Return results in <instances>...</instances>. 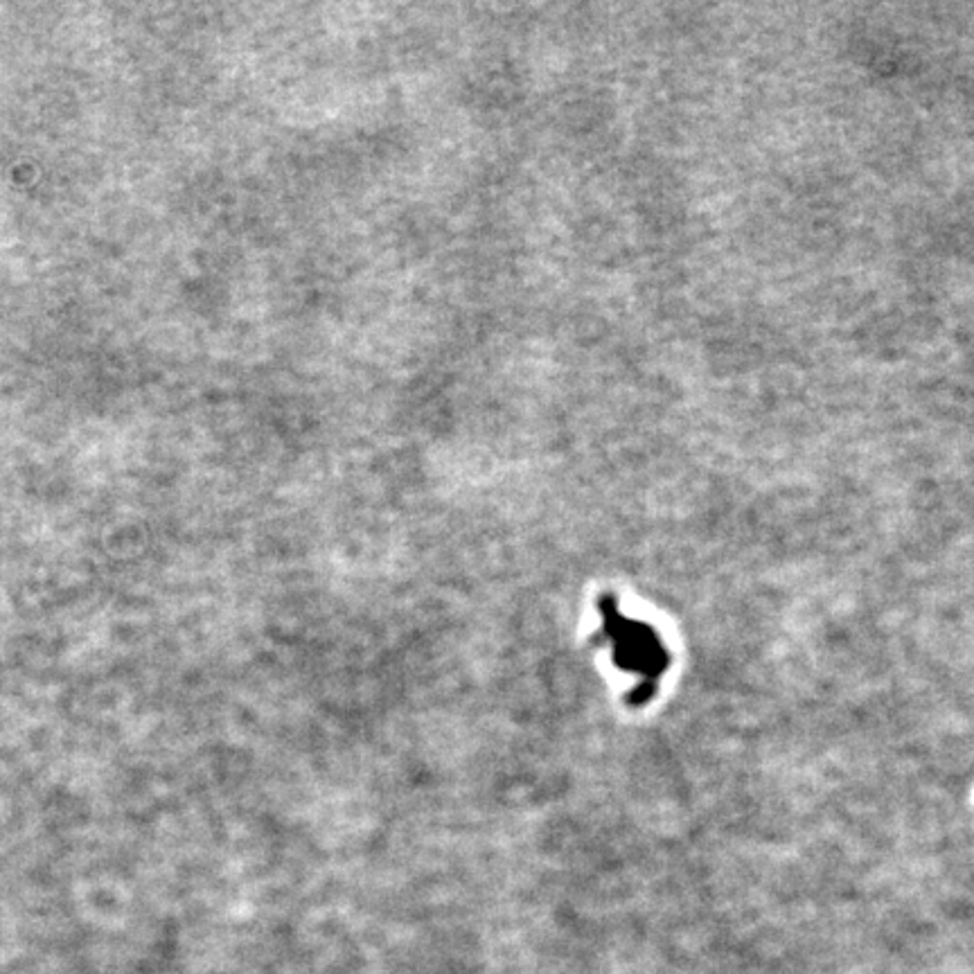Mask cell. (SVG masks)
Segmentation results:
<instances>
[{
    "instance_id": "1",
    "label": "cell",
    "mask_w": 974,
    "mask_h": 974,
    "mask_svg": "<svg viewBox=\"0 0 974 974\" xmlns=\"http://www.w3.org/2000/svg\"><path fill=\"white\" fill-rule=\"evenodd\" d=\"M598 607L602 614V634L612 641L616 666L643 677L641 684L630 695V704L641 706L650 702L657 693L659 677L670 666V652L661 643L654 627L625 618L614 596L605 593Z\"/></svg>"
}]
</instances>
